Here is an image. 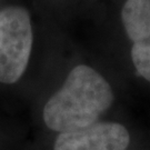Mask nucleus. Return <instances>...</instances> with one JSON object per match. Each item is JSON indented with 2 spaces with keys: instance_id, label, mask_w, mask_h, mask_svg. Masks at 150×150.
I'll list each match as a JSON object with an SVG mask.
<instances>
[{
  "instance_id": "obj_3",
  "label": "nucleus",
  "mask_w": 150,
  "mask_h": 150,
  "mask_svg": "<svg viewBox=\"0 0 150 150\" xmlns=\"http://www.w3.org/2000/svg\"><path fill=\"white\" fill-rule=\"evenodd\" d=\"M129 142L130 136L122 125L96 122L60 134L54 141V150H126Z\"/></svg>"
},
{
  "instance_id": "obj_4",
  "label": "nucleus",
  "mask_w": 150,
  "mask_h": 150,
  "mask_svg": "<svg viewBox=\"0 0 150 150\" xmlns=\"http://www.w3.org/2000/svg\"><path fill=\"white\" fill-rule=\"evenodd\" d=\"M128 37L132 40V61L141 77L150 82V0H127L121 12Z\"/></svg>"
},
{
  "instance_id": "obj_1",
  "label": "nucleus",
  "mask_w": 150,
  "mask_h": 150,
  "mask_svg": "<svg viewBox=\"0 0 150 150\" xmlns=\"http://www.w3.org/2000/svg\"><path fill=\"white\" fill-rule=\"evenodd\" d=\"M112 101V90L107 81L95 69L78 66L46 103L43 120L48 128L60 134L75 131L96 123Z\"/></svg>"
},
{
  "instance_id": "obj_2",
  "label": "nucleus",
  "mask_w": 150,
  "mask_h": 150,
  "mask_svg": "<svg viewBox=\"0 0 150 150\" xmlns=\"http://www.w3.org/2000/svg\"><path fill=\"white\" fill-rule=\"evenodd\" d=\"M32 45L29 15L18 7L0 12V82L13 83L27 68Z\"/></svg>"
}]
</instances>
